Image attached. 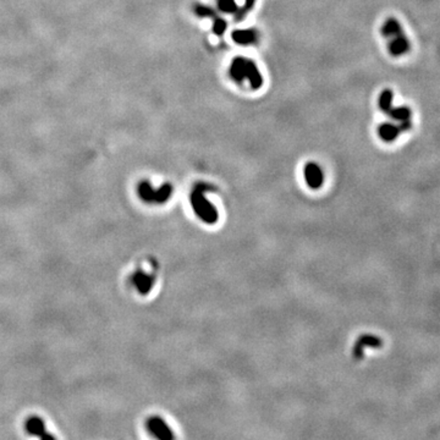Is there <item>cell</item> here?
<instances>
[{
	"instance_id": "cell-19",
	"label": "cell",
	"mask_w": 440,
	"mask_h": 440,
	"mask_svg": "<svg viewBox=\"0 0 440 440\" xmlns=\"http://www.w3.org/2000/svg\"><path fill=\"white\" fill-rule=\"evenodd\" d=\"M226 29H228V22H226V20H224L223 17H220L216 15V16L213 17V33L216 36H223L225 33Z\"/></svg>"
},
{
	"instance_id": "cell-17",
	"label": "cell",
	"mask_w": 440,
	"mask_h": 440,
	"mask_svg": "<svg viewBox=\"0 0 440 440\" xmlns=\"http://www.w3.org/2000/svg\"><path fill=\"white\" fill-rule=\"evenodd\" d=\"M194 12H195V15H197L198 17L213 18L214 16H216V15H218L213 8H210V6H208V5L201 4V3H197V4L194 5Z\"/></svg>"
},
{
	"instance_id": "cell-15",
	"label": "cell",
	"mask_w": 440,
	"mask_h": 440,
	"mask_svg": "<svg viewBox=\"0 0 440 440\" xmlns=\"http://www.w3.org/2000/svg\"><path fill=\"white\" fill-rule=\"evenodd\" d=\"M393 100H394V92L390 88H385L380 92L378 98V106L380 112H383L384 114H387L388 112L393 106Z\"/></svg>"
},
{
	"instance_id": "cell-20",
	"label": "cell",
	"mask_w": 440,
	"mask_h": 440,
	"mask_svg": "<svg viewBox=\"0 0 440 440\" xmlns=\"http://www.w3.org/2000/svg\"><path fill=\"white\" fill-rule=\"evenodd\" d=\"M397 126H399V128H400V132L403 133V132H407V131L411 130L412 126H414V124H412L411 119H409V120L400 121Z\"/></svg>"
},
{
	"instance_id": "cell-18",
	"label": "cell",
	"mask_w": 440,
	"mask_h": 440,
	"mask_svg": "<svg viewBox=\"0 0 440 440\" xmlns=\"http://www.w3.org/2000/svg\"><path fill=\"white\" fill-rule=\"evenodd\" d=\"M216 8H218L219 11L224 12V14L234 15L238 6L235 3V0H216Z\"/></svg>"
},
{
	"instance_id": "cell-11",
	"label": "cell",
	"mask_w": 440,
	"mask_h": 440,
	"mask_svg": "<svg viewBox=\"0 0 440 440\" xmlns=\"http://www.w3.org/2000/svg\"><path fill=\"white\" fill-rule=\"evenodd\" d=\"M246 59L243 57H235L231 60L230 67H229V75L236 84H242L246 79L244 77V69H246Z\"/></svg>"
},
{
	"instance_id": "cell-13",
	"label": "cell",
	"mask_w": 440,
	"mask_h": 440,
	"mask_svg": "<svg viewBox=\"0 0 440 440\" xmlns=\"http://www.w3.org/2000/svg\"><path fill=\"white\" fill-rule=\"evenodd\" d=\"M380 33L381 36L388 39L391 38V37L399 36L401 35V33H403L402 24L400 23L399 20L395 17H388L387 20H385V22L383 23V26H381Z\"/></svg>"
},
{
	"instance_id": "cell-9",
	"label": "cell",
	"mask_w": 440,
	"mask_h": 440,
	"mask_svg": "<svg viewBox=\"0 0 440 440\" xmlns=\"http://www.w3.org/2000/svg\"><path fill=\"white\" fill-rule=\"evenodd\" d=\"M232 41L240 45L257 44L259 41V32L256 29L235 30L231 33Z\"/></svg>"
},
{
	"instance_id": "cell-7",
	"label": "cell",
	"mask_w": 440,
	"mask_h": 440,
	"mask_svg": "<svg viewBox=\"0 0 440 440\" xmlns=\"http://www.w3.org/2000/svg\"><path fill=\"white\" fill-rule=\"evenodd\" d=\"M409 49H411V42H409V39L406 37L405 33L391 37V38H389V42H388V51L394 58H399L407 54Z\"/></svg>"
},
{
	"instance_id": "cell-8",
	"label": "cell",
	"mask_w": 440,
	"mask_h": 440,
	"mask_svg": "<svg viewBox=\"0 0 440 440\" xmlns=\"http://www.w3.org/2000/svg\"><path fill=\"white\" fill-rule=\"evenodd\" d=\"M26 430L31 435L38 436L41 439H54V435L47 432V428H45V424L42 418L37 417V416H32L26 421Z\"/></svg>"
},
{
	"instance_id": "cell-2",
	"label": "cell",
	"mask_w": 440,
	"mask_h": 440,
	"mask_svg": "<svg viewBox=\"0 0 440 440\" xmlns=\"http://www.w3.org/2000/svg\"><path fill=\"white\" fill-rule=\"evenodd\" d=\"M173 185L169 182L163 183L159 188H154L151 182L142 181L140 182L137 192H139V197L145 203L148 204H163L171 198L173 195Z\"/></svg>"
},
{
	"instance_id": "cell-12",
	"label": "cell",
	"mask_w": 440,
	"mask_h": 440,
	"mask_svg": "<svg viewBox=\"0 0 440 440\" xmlns=\"http://www.w3.org/2000/svg\"><path fill=\"white\" fill-rule=\"evenodd\" d=\"M377 132L379 139L387 143L394 142V141L400 136V133H401L400 132L399 126H397L396 124H394V122H383V124H380L377 128Z\"/></svg>"
},
{
	"instance_id": "cell-1",
	"label": "cell",
	"mask_w": 440,
	"mask_h": 440,
	"mask_svg": "<svg viewBox=\"0 0 440 440\" xmlns=\"http://www.w3.org/2000/svg\"><path fill=\"white\" fill-rule=\"evenodd\" d=\"M215 191V187L210 183L198 182L192 188L189 202L198 219L206 223L208 225L215 224L219 220L218 209L213 206V203L207 198V192Z\"/></svg>"
},
{
	"instance_id": "cell-3",
	"label": "cell",
	"mask_w": 440,
	"mask_h": 440,
	"mask_svg": "<svg viewBox=\"0 0 440 440\" xmlns=\"http://www.w3.org/2000/svg\"><path fill=\"white\" fill-rule=\"evenodd\" d=\"M147 429L152 434L154 438L161 440H169L174 438V433L171 428L168 426V423L163 418L159 416H152L147 420L146 423Z\"/></svg>"
},
{
	"instance_id": "cell-6",
	"label": "cell",
	"mask_w": 440,
	"mask_h": 440,
	"mask_svg": "<svg viewBox=\"0 0 440 440\" xmlns=\"http://www.w3.org/2000/svg\"><path fill=\"white\" fill-rule=\"evenodd\" d=\"M381 346H383V340H381V339H379L378 336L371 335V334L361 335L360 338L357 339L356 344H354V346H353V356L356 357L357 360H361V359H363V356H365V348L366 347L379 348Z\"/></svg>"
},
{
	"instance_id": "cell-5",
	"label": "cell",
	"mask_w": 440,
	"mask_h": 440,
	"mask_svg": "<svg viewBox=\"0 0 440 440\" xmlns=\"http://www.w3.org/2000/svg\"><path fill=\"white\" fill-rule=\"evenodd\" d=\"M131 283L140 295H148L154 286V277L145 270H136L131 278Z\"/></svg>"
},
{
	"instance_id": "cell-16",
	"label": "cell",
	"mask_w": 440,
	"mask_h": 440,
	"mask_svg": "<svg viewBox=\"0 0 440 440\" xmlns=\"http://www.w3.org/2000/svg\"><path fill=\"white\" fill-rule=\"evenodd\" d=\"M255 4H256V0H244L243 5L238 6L236 12L234 14V21H236V22L242 21L243 18L247 16V14L252 10Z\"/></svg>"
},
{
	"instance_id": "cell-14",
	"label": "cell",
	"mask_w": 440,
	"mask_h": 440,
	"mask_svg": "<svg viewBox=\"0 0 440 440\" xmlns=\"http://www.w3.org/2000/svg\"><path fill=\"white\" fill-rule=\"evenodd\" d=\"M387 115L389 116L391 120L400 122V121L409 120V119L412 118V110L406 105L391 106V109L387 113Z\"/></svg>"
},
{
	"instance_id": "cell-4",
	"label": "cell",
	"mask_w": 440,
	"mask_h": 440,
	"mask_svg": "<svg viewBox=\"0 0 440 440\" xmlns=\"http://www.w3.org/2000/svg\"><path fill=\"white\" fill-rule=\"evenodd\" d=\"M304 175L308 187L312 189H318L322 187L324 183V171L320 168V165L317 164L316 161H308L305 165Z\"/></svg>"
},
{
	"instance_id": "cell-10",
	"label": "cell",
	"mask_w": 440,
	"mask_h": 440,
	"mask_svg": "<svg viewBox=\"0 0 440 440\" xmlns=\"http://www.w3.org/2000/svg\"><path fill=\"white\" fill-rule=\"evenodd\" d=\"M244 77L250 82L252 90H259L263 85L262 73L259 72L258 66L253 60L246 59V69H244Z\"/></svg>"
}]
</instances>
